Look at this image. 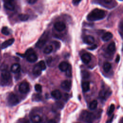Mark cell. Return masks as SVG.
<instances>
[{
	"mask_svg": "<svg viewBox=\"0 0 123 123\" xmlns=\"http://www.w3.org/2000/svg\"><path fill=\"white\" fill-rule=\"evenodd\" d=\"M106 15V12L105 11L96 8L93 9L88 14L86 18L89 21H95L102 19Z\"/></svg>",
	"mask_w": 123,
	"mask_h": 123,
	"instance_id": "1",
	"label": "cell"
},
{
	"mask_svg": "<svg viewBox=\"0 0 123 123\" xmlns=\"http://www.w3.org/2000/svg\"><path fill=\"white\" fill-rule=\"evenodd\" d=\"M81 119L86 123H93L96 116L93 113L87 111H83L80 114Z\"/></svg>",
	"mask_w": 123,
	"mask_h": 123,
	"instance_id": "2",
	"label": "cell"
},
{
	"mask_svg": "<svg viewBox=\"0 0 123 123\" xmlns=\"http://www.w3.org/2000/svg\"><path fill=\"white\" fill-rule=\"evenodd\" d=\"M10 73L7 70L2 71L0 77V84L2 86H6L8 84L11 80Z\"/></svg>",
	"mask_w": 123,
	"mask_h": 123,
	"instance_id": "3",
	"label": "cell"
},
{
	"mask_svg": "<svg viewBox=\"0 0 123 123\" xmlns=\"http://www.w3.org/2000/svg\"><path fill=\"white\" fill-rule=\"evenodd\" d=\"M7 100L8 105L10 106H15L18 104L19 102L17 96L13 93H10L8 94Z\"/></svg>",
	"mask_w": 123,
	"mask_h": 123,
	"instance_id": "4",
	"label": "cell"
},
{
	"mask_svg": "<svg viewBox=\"0 0 123 123\" xmlns=\"http://www.w3.org/2000/svg\"><path fill=\"white\" fill-rule=\"evenodd\" d=\"M26 60L29 62H34L37 60V56L33 49H28L25 53Z\"/></svg>",
	"mask_w": 123,
	"mask_h": 123,
	"instance_id": "5",
	"label": "cell"
},
{
	"mask_svg": "<svg viewBox=\"0 0 123 123\" xmlns=\"http://www.w3.org/2000/svg\"><path fill=\"white\" fill-rule=\"evenodd\" d=\"M49 38V34L47 32H44L41 36L40 37L39 39L37 41V42L36 43V47L38 48H42L44 45L46 43L48 40Z\"/></svg>",
	"mask_w": 123,
	"mask_h": 123,
	"instance_id": "6",
	"label": "cell"
},
{
	"mask_svg": "<svg viewBox=\"0 0 123 123\" xmlns=\"http://www.w3.org/2000/svg\"><path fill=\"white\" fill-rule=\"evenodd\" d=\"M30 87L29 84L26 82L21 83L19 86V90L22 94H26L29 91Z\"/></svg>",
	"mask_w": 123,
	"mask_h": 123,
	"instance_id": "7",
	"label": "cell"
},
{
	"mask_svg": "<svg viewBox=\"0 0 123 123\" xmlns=\"http://www.w3.org/2000/svg\"><path fill=\"white\" fill-rule=\"evenodd\" d=\"M54 27L57 31L59 32H62L65 29L66 25L63 22L59 21L54 24Z\"/></svg>",
	"mask_w": 123,
	"mask_h": 123,
	"instance_id": "8",
	"label": "cell"
},
{
	"mask_svg": "<svg viewBox=\"0 0 123 123\" xmlns=\"http://www.w3.org/2000/svg\"><path fill=\"white\" fill-rule=\"evenodd\" d=\"M61 86L63 90L69 91L71 88V82L68 80H64L62 82Z\"/></svg>",
	"mask_w": 123,
	"mask_h": 123,
	"instance_id": "9",
	"label": "cell"
},
{
	"mask_svg": "<svg viewBox=\"0 0 123 123\" xmlns=\"http://www.w3.org/2000/svg\"><path fill=\"white\" fill-rule=\"evenodd\" d=\"M4 8L10 11H13L14 9V4L11 0H6L4 2Z\"/></svg>",
	"mask_w": 123,
	"mask_h": 123,
	"instance_id": "10",
	"label": "cell"
},
{
	"mask_svg": "<svg viewBox=\"0 0 123 123\" xmlns=\"http://www.w3.org/2000/svg\"><path fill=\"white\" fill-rule=\"evenodd\" d=\"M14 42V39L13 38L9 39L6 41H5L4 42H3L1 45V49H5L8 47H9L10 46L12 45L13 42Z\"/></svg>",
	"mask_w": 123,
	"mask_h": 123,
	"instance_id": "11",
	"label": "cell"
},
{
	"mask_svg": "<svg viewBox=\"0 0 123 123\" xmlns=\"http://www.w3.org/2000/svg\"><path fill=\"white\" fill-rule=\"evenodd\" d=\"M83 41L85 43L88 45H92L95 41V39L93 37L90 35L85 36L83 38Z\"/></svg>",
	"mask_w": 123,
	"mask_h": 123,
	"instance_id": "12",
	"label": "cell"
},
{
	"mask_svg": "<svg viewBox=\"0 0 123 123\" xmlns=\"http://www.w3.org/2000/svg\"><path fill=\"white\" fill-rule=\"evenodd\" d=\"M81 60L84 63L87 64L90 62L91 60V58L90 55L88 53H86L83 54L81 56Z\"/></svg>",
	"mask_w": 123,
	"mask_h": 123,
	"instance_id": "13",
	"label": "cell"
},
{
	"mask_svg": "<svg viewBox=\"0 0 123 123\" xmlns=\"http://www.w3.org/2000/svg\"><path fill=\"white\" fill-rule=\"evenodd\" d=\"M51 95L53 98L57 100L60 99L62 97V95L61 91L58 89H56L52 91L51 93Z\"/></svg>",
	"mask_w": 123,
	"mask_h": 123,
	"instance_id": "14",
	"label": "cell"
},
{
	"mask_svg": "<svg viewBox=\"0 0 123 123\" xmlns=\"http://www.w3.org/2000/svg\"><path fill=\"white\" fill-rule=\"evenodd\" d=\"M31 121L32 123H41L42 118L38 114H34L31 117Z\"/></svg>",
	"mask_w": 123,
	"mask_h": 123,
	"instance_id": "15",
	"label": "cell"
},
{
	"mask_svg": "<svg viewBox=\"0 0 123 123\" xmlns=\"http://www.w3.org/2000/svg\"><path fill=\"white\" fill-rule=\"evenodd\" d=\"M69 64L66 62H62L59 65V68L62 72H66L68 69Z\"/></svg>",
	"mask_w": 123,
	"mask_h": 123,
	"instance_id": "16",
	"label": "cell"
},
{
	"mask_svg": "<svg viewBox=\"0 0 123 123\" xmlns=\"http://www.w3.org/2000/svg\"><path fill=\"white\" fill-rule=\"evenodd\" d=\"M21 70V66L18 63L12 64L11 67V71L13 73H18Z\"/></svg>",
	"mask_w": 123,
	"mask_h": 123,
	"instance_id": "17",
	"label": "cell"
},
{
	"mask_svg": "<svg viewBox=\"0 0 123 123\" xmlns=\"http://www.w3.org/2000/svg\"><path fill=\"white\" fill-rule=\"evenodd\" d=\"M42 71V69L37 63L34 66V68L33 69V73L34 75L36 76H38L41 74Z\"/></svg>",
	"mask_w": 123,
	"mask_h": 123,
	"instance_id": "18",
	"label": "cell"
},
{
	"mask_svg": "<svg viewBox=\"0 0 123 123\" xmlns=\"http://www.w3.org/2000/svg\"><path fill=\"white\" fill-rule=\"evenodd\" d=\"M111 92H109V91L105 90H102L99 92V96L100 98L105 99L108 98L111 95Z\"/></svg>",
	"mask_w": 123,
	"mask_h": 123,
	"instance_id": "19",
	"label": "cell"
},
{
	"mask_svg": "<svg viewBox=\"0 0 123 123\" xmlns=\"http://www.w3.org/2000/svg\"><path fill=\"white\" fill-rule=\"evenodd\" d=\"M112 37V34L110 32H107L104 34V35L102 36L101 39L103 41L107 42L110 40Z\"/></svg>",
	"mask_w": 123,
	"mask_h": 123,
	"instance_id": "20",
	"label": "cell"
},
{
	"mask_svg": "<svg viewBox=\"0 0 123 123\" xmlns=\"http://www.w3.org/2000/svg\"><path fill=\"white\" fill-rule=\"evenodd\" d=\"M82 89L83 92H86L88 91L90 89L89 82L88 81H85L82 83Z\"/></svg>",
	"mask_w": 123,
	"mask_h": 123,
	"instance_id": "21",
	"label": "cell"
},
{
	"mask_svg": "<svg viewBox=\"0 0 123 123\" xmlns=\"http://www.w3.org/2000/svg\"><path fill=\"white\" fill-rule=\"evenodd\" d=\"M115 49V44L114 42L111 43L107 47V50L109 52H113Z\"/></svg>",
	"mask_w": 123,
	"mask_h": 123,
	"instance_id": "22",
	"label": "cell"
},
{
	"mask_svg": "<svg viewBox=\"0 0 123 123\" xmlns=\"http://www.w3.org/2000/svg\"><path fill=\"white\" fill-rule=\"evenodd\" d=\"M98 105V102L96 100H92L89 105V108L91 110H94L97 108Z\"/></svg>",
	"mask_w": 123,
	"mask_h": 123,
	"instance_id": "23",
	"label": "cell"
},
{
	"mask_svg": "<svg viewBox=\"0 0 123 123\" xmlns=\"http://www.w3.org/2000/svg\"><path fill=\"white\" fill-rule=\"evenodd\" d=\"M111 63H110L109 62H106L104 63V65H103V69H104V71L106 72V73H108L110 71V70H111Z\"/></svg>",
	"mask_w": 123,
	"mask_h": 123,
	"instance_id": "24",
	"label": "cell"
},
{
	"mask_svg": "<svg viewBox=\"0 0 123 123\" xmlns=\"http://www.w3.org/2000/svg\"><path fill=\"white\" fill-rule=\"evenodd\" d=\"M18 17H19V18L20 19V20L21 21H26L28 19V18L29 17V16L28 14H26L21 13V14H19Z\"/></svg>",
	"mask_w": 123,
	"mask_h": 123,
	"instance_id": "25",
	"label": "cell"
},
{
	"mask_svg": "<svg viewBox=\"0 0 123 123\" xmlns=\"http://www.w3.org/2000/svg\"><path fill=\"white\" fill-rule=\"evenodd\" d=\"M52 50H53L52 46L51 45H48L44 48L43 51L44 53L46 54H48L50 53L52 51Z\"/></svg>",
	"mask_w": 123,
	"mask_h": 123,
	"instance_id": "26",
	"label": "cell"
},
{
	"mask_svg": "<svg viewBox=\"0 0 123 123\" xmlns=\"http://www.w3.org/2000/svg\"><path fill=\"white\" fill-rule=\"evenodd\" d=\"M1 33L4 35H8L10 34V31L8 28L6 26H4L1 29Z\"/></svg>",
	"mask_w": 123,
	"mask_h": 123,
	"instance_id": "27",
	"label": "cell"
},
{
	"mask_svg": "<svg viewBox=\"0 0 123 123\" xmlns=\"http://www.w3.org/2000/svg\"><path fill=\"white\" fill-rule=\"evenodd\" d=\"M114 109H115V106H114V105L112 104L111 105L110 108H109V111H108L107 112V114L108 116H110L111 115V114L113 113V112L114 111Z\"/></svg>",
	"mask_w": 123,
	"mask_h": 123,
	"instance_id": "28",
	"label": "cell"
},
{
	"mask_svg": "<svg viewBox=\"0 0 123 123\" xmlns=\"http://www.w3.org/2000/svg\"><path fill=\"white\" fill-rule=\"evenodd\" d=\"M41 98V96L39 94H35L32 96V100L34 101H39Z\"/></svg>",
	"mask_w": 123,
	"mask_h": 123,
	"instance_id": "29",
	"label": "cell"
},
{
	"mask_svg": "<svg viewBox=\"0 0 123 123\" xmlns=\"http://www.w3.org/2000/svg\"><path fill=\"white\" fill-rule=\"evenodd\" d=\"M66 75L69 77H70L72 76V67L70 65H69L68 69L66 71Z\"/></svg>",
	"mask_w": 123,
	"mask_h": 123,
	"instance_id": "30",
	"label": "cell"
},
{
	"mask_svg": "<svg viewBox=\"0 0 123 123\" xmlns=\"http://www.w3.org/2000/svg\"><path fill=\"white\" fill-rule=\"evenodd\" d=\"M38 65L39 66V67L41 68V69H42V70H44L46 69V64L45 63V62L43 61H40L38 63Z\"/></svg>",
	"mask_w": 123,
	"mask_h": 123,
	"instance_id": "31",
	"label": "cell"
},
{
	"mask_svg": "<svg viewBox=\"0 0 123 123\" xmlns=\"http://www.w3.org/2000/svg\"><path fill=\"white\" fill-rule=\"evenodd\" d=\"M35 90L37 92H41L42 91V86L40 84H36L35 86Z\"/></svg>",
	"mask_w": 123,
	"mask_h": 123,
	"instance_id": "32",
	"label": "cell"
},
{
	"mask_svg": "<svg viewBox=\"0 0 123 123\" xmlns=\"http://www.w3.org/2000/svg\"><path fill=\"white\" fill-rule=\"evenodd\" d=\"M82 75L83 78H86L88 77L89 73L86 71H83L82 72Z\"/></svg>",
	"mask_w": 123,
	"mask_h": 123,
	"instance_id": "33",
	"label": "cell"
},
{
	"mask_svg": "<svg viewBox=\"0 0 123 123\" xmlns=\"http://www.w3.org/2000/svg\"><path fill=\"white\" fill-rule=\"evenodd\" d=\"M120 31H121V32L120 33L121 36H122L123 38V21L121 22L120 25Z\"/></svg>",
	"mask_w": 123,
	"mask_h": 123,
	"instance_id": "34",
	"label": "cell"
},
{
	"mask_svg": "<svg viewBox=\"0 0 123 123\" xmlns=\"http://www.w3.org/2000/svg\"><path fill=\"white\" fill-rule=\"evenodd\" d=\"M82 0H73L72 3L74 5H77Z\"/></svg>",
	"mask_w": 123,
	"mask_h": 123,
	"instance_id": "35",
	"label": "cell"
},
{
	"mask_svg": "<svg viewBox=\"0 0 123 123\" xmlns=\"http://www.w3.org/2000/svg\"><path fill=\"white\" fill-rule=\"evenodd\" d=\"M97 48V45L96 44H94L92 46H91L90 47H89L88 48V49L90 50H94V49H96Z\"/></svg>",
	"mask_w": 123,
	"mask_h": 123,
	"instance_id": "36",
	"label": "cell"
},
{
	"mask_svg": "<svg viewBox=\"0 0 123 123\" xmlns=\"http://www.w3.org/2000/svg\"><path fill=\"white\" fill-rule=\"evenodd\" d=\"M38 0H28V2L30 4H33L36 3Z\"/></svg>",
	"mask_w": 123,
	"mask_h": 123,
	"instance_id": "37",
	"label": "cell"
},
{
	"mask_svg": "<svg viewBox=\"0 0 123 123\" xmlns=\"http://www.w3.org/2000/svg\"><path fill=\"white\" fill-rule=\"evenodd\" d=\"M113 117H114V115H112V116H111V117L110 119H109V120H108L107 121L106 123H112V120H113Z\"/></svg>",
	"mask_w": 123,
	"mask_h": 123,
	"instance_id": "38",
	"label": "cell"
},
{
	"mask_svg": "<svg viewBox=\"0 0 123 123\" xmlns=\"http://www.w3.org/2000/svg\"><path fill=\"white\" fill-rule=\"evenodd\" d=\"M120 55H117V57H116V59H115V62H116L117 63H118V62H119V61H120Z\"/></svg>",
	"mask_w": 123,
	"mask_h": 123,
	"instance_id": "39",
	"label": "cell"
},
{
	"mask_svg": "<svg viewBox=\"0 0 123 123\" xmlns=\"http://www.w3.org/2000/svg\"><path fill=\"white\" fill-rule=\"evenodd\" d=\"M113 0H103V1L105 3H110Z\"/></svg>",
	"mask_w": 123,
	"mask_h": 123,
	"instance_id": "40",
	"label": "cell"
},
{
	"mask_svg": "<svg viewBox=\"0 0 123 123\" xmlns=\"http://www.w3.org/2000/svg\"><path fill=\"white\" fill-rule=\"evenodd\" d=\"M48 123H56V122L54 120H53V119H51V120H49L48 122Z\"/></svg>",
	"mask_w": 123,
	"mask_h": 123,
	"instance_id": "41",
	"label": "cell"
},
{
	"mask_svg": "<svg viewBox=\"0 0 123 123\" xmlns=\"http://www.w3.org/2000/svg\"><path fill=\"white\" fill-rule=\"evenodd\" d=\"M119 123H123V117H122V118L120 119V121H119Z\"/></svg>",
	"mask_w": 123,
	"mask_h": 123,
	"instance_id": "42",
	"label": "cell"
},
{
	"mask_svg": "<svg viewBox=\"0 0 123 123\" xmlns=\"http://www.w3.org/2000/svg\"></svg>",
	"mask_w": 123,
	"mask_h": 123,
	"instance_id": "43",
	"label": "cell"
}]
</instances>
